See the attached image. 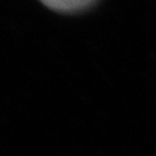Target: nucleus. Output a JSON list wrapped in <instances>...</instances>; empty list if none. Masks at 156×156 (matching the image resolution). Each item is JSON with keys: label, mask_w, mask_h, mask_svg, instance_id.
<instances>
[{"label": "nucleus", "mask_w": 156, "mask_h": 156, "mask_svg": "<svg viewBox=\"0 0 156 156\" xmlns=\"http://www.w3.org/2000/svg\"><path fill=\"white\" fill-rule=\"evenodd\" d=\"M44 5L52 11L63 14L83 12L90 9L98 2V0H39Z\"/></svg>", "instance_id": "obj_1"}]
</instances>
